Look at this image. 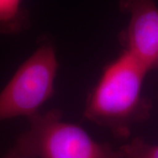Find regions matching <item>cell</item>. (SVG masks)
<instances>
[{
  "instance_id": "cell-6",
  "label": "cell",
  "mask_w": 158,
  "mask_h": 158,
  "mask_svg": "<svg viewBox=\"0 0 158 158\" xmlns=\"http://www.w3.org/2000/svg\"><path fill=\"white\" fill-rule=\"evenodd\" d=\"M118 149L120 158H158V144H150L141 137L134 138Z\"/></svg>"
},
{
  "instance_id": "cell-2",
  "label": "cell",
  "mask_w": 158,
  "mask_h": 158,
  "mask_svg": "<svg viewBox=\"0 0 158 158\" xmlns=\"http://www.w3.org/2000/svg\"><path fill=\"white\" fill-rule=\"evenodd\" d=\"M59 109L34 114L13 144L34 158H120L118 149L98 142L77 125L62 118Z\"/></svg>"
},
{
  "instance_id": "cell-8",
  "label": "cell",
  "mask_w": 158,
  "mask_h": 158,
  "mask_svg": "<svg viewBox=\"0 0 158 158\" xmlns=\"http://www.w3.org/2000/svg\"><path fill=\"white\" fill-rule=\"evenodd\" d=\"M156 69H158V62L157 64H156Z\"/></svg>"
},
{
  "instance_id": "cell-5",
  "label": "cell",
  "mask_w": 158,
  "mask_h": 158,
  "mask_svg": "<svg viewBox=\"0 0 158 158\" xmlns=\"http://www.w3.org/2000/svg\"><path fill=\"white\" fill-rule=\"evenodd\" d=\"M30 13L24 0H0V34L15 35L29 28Z\"/></svg>"
},
{
  "instance_id": "cell-3",
  "label": "cell",
  "mask_w": 158,
  "mask_h": 158,
  "mask_svg": "<svg viewBox=\"0 0 158 158\" xmlns=\"http://www.w3.org/2000/svg\"><path fill=\"white\" fill-rule=\"evenodd\" d=\"M58 68L55 46L42 40L0 91V122L40 113L54 95Z\"/></svg>"
},
{
  "instance_id": "cell-1",
  "label": "cell",
  "mask_w": 158,
  "mask_h": 158,
  "mask_svg": "<svg viewBox=\"0 0 158 158\" xmlns=\"http://www.w3.org/2000/svg\"><path fill=\"white\" fill-rule=\"evenodd\" d=\"M148 72L127 51L103 69L101 76L85 102L88 120L107 128L117 138H127L133 127L147 118L150 104L142 96Z\"/></svg>"
},
{
  "instance_id": "cell-4",
  "label": "cell",
  "mask_w": 158,
  "mask_h": 158,
  "mask_svg": "<svg viewBox=\"0 0 158 158\" xmlns=\"http://www.w3.org/2000/svg\"><path fill=\"white\" fill-rule=\"evenodd\" d=\"M129 21L118 35L123 49L151 70L158 62V6L155 0H119Z\"/></svg>"
},
{
  "instance_id": "cell-7",
  "label": "cell",
  "mask_w": 158,
  "mask_h": 158,
  "mask_svg": "<svg viewBox=\"0 0 158 158\" xmlns=\"http://www.w3.org/2000/svg\"><path fill=\"white\" fill-rule=\"evenodd\" d=\"M0 158H34L32 156H30L28 155L23 153L22 151H20L19 148L15 147L14 145L6 152V155H4L2 157Z\"/></svg>"
}]
</instances>
